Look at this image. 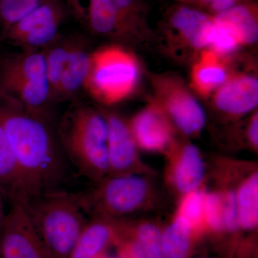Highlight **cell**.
I'll use <instances>...</instances> for the list:
<instances>
[{
    "label": "cell",
    "mask_w": 258,
    "mask_h": 258,
    "mask_svg": "<svg viewBox=\"0 0 258 258\" xmlns=\"http://www.w3.org/2000/svg\"><path fill=\"white\" fill-rule=\"evenodd\" d=\"M206 191L201 188L183 195L176 216L180 217L192 229L198 237L206 230L205 200Z\"/></svg>",
    "instance_id": "cb8c5ba5"
},
{
    "label": "cell",
    "mask_w": 258,
    "mask_h": 258,
    "mask_svg": "<svg viewBox=\"0 0 258 258\" xmlns=\"http://www.w3.org/2000/svg\"><path fill=\"white\" fill-rule=\"evenodd\" d=\"M69 13L93 35L130 38L143 19L141 0H64Z\"/></svg>",
    "instance_id": "5b68a950"
},
{
    "label": "cell",
    "mask_w": 258,
    "mask_h": 258,
    "mask_svg": "<svg viewBox=\"0 0 258 258\" xmlns=\"http://www.w3.org/2000/svg\"><path fill=\"white\" fill-rule=\"evenodd\" d=\"M69 13L64 0H47L15 24L2 40L21 50H42L60 35Z\"/></svg>",
    "instance_id": "52a82bcc"
},
{
    "label": "cell",
    "mask_w": 258,
    "mask_h": 258,
    "mask_svg": "<svg viewBox=\"0 0 258 258\" xmlns=\"http://www.w3.org/2000/svg\"><path fill=\"white\" fill-rule=\"evenodd\" d=\"M139 66L132 54L118 46L102 47L91 52L85 89L106 105L123 101L135 88Z\"/></svg>",
    "instance_id": "277c9868"
},
{
    "label": "cell",
    "mask_w": 258,
    "mask_h": 258,
    "mask_svg": "<svg viewBox=\"0 0 258 258\" xmlns=\"http://www.w3.org/2000/svg\"><path fill=\"white\" fill-rule=\"evenodd\" d=\"M203 3H206V4H211L212 2L215 1V0H202Z\"/></svg>",
    "instance_id": "1f68e13d"
},
{
    "label": "cell",
    "mask_w": 258,
    "mask_h": 258,
    "mask_svg": "<svg viewBox=\"0 0 258 258\" xmlns=\"http://www.w3.org/2000/svg\"><path fill=\"white\" fill-rule=\"evenodd\" d=\"M162 99L167 114L185 135L198 134L205 126L206 117L203 107L184 88L167 85Z\"/></svg>",
    "instance_id": "4fadbf2b"
},
{
    "label": "cell",
    "mask_w": 258,
    "mask_h": 258,
    "mask_svg": "<svg viewBox=\"0 0 258 258\" xmlns=\"http://www.w3.org/2000/svg\"><path fill=\"white\" fill-rule=\"evenodd\" d=\"M201 258H208V257H201Z\"/></svg>",
    "instance_id": "d6a6232c"
},
{
    "label": "cell",
    "mask_w": 258,
    "mask_h": 258,
    "mask_svg": "<svg viewBox=\"0 0 258 258\" xmlns=\"http://www.w3.org/2000/svg\"><path fill=\"white\" fill-rule=\"evenodd\" d=\"M0 195L10 203L26 204L27 198L14 154L0 117Z\"/></svg>",
    "instance_id": "d6986e66"
},
{
    "label": "cell",
    "mask_w": 258,
    "mask_h": 258,
    "mask_svg": "<svg viewBox=\"0 0 258 258\" xmlns=\"http://www.w3.org/2000/svg\"><path fill=\"white\" fill-rule=\"evenodd\" d=\"M70 165L81 175L98 182L108 176L107 123L103 112L74 105L62 117L57 132Z\"/></svg>",
    "instance_id": "7a4b0ae2"
},
{
    "label": "cell",
    "mask_w": 258,
    "mask_h": 258,
    "mask_svg": "<svg viewBox=\"0 0 258 258\" xmlns=\"http://www.w3.org/2000/svg\"><path fill=\"white\" fill-rule=\"evenodd\" d=\"M0 231V258H52L25 203H10Z\"/></svg>",
    "instance_id": "ba28073f"
},
{
    "label": "cell",
    "mask_w": 258,
    "mask_h": 258,
    "mask_svg": "<svg viewBox=\"0 0 258 258\" xmlns=\"http://www.w3.org/2000/svg\"><path fill=\"white\" fill-rule=\"evenodd\" d=\"M25 205L51 257L69 258L88 220L82 195L58 190Z\"/></svg>",
    "instance_id": "3957f363"
},
{
    "label": "cell",
    "mask_w": 258,
    "mask_h": 258,
    "mask_svg": "<svg viewBox=\"0 0 258 258\" xmlns=\"http://www.w3.org/2000/svg\"><path fill=\"white\" fill-rule=\"evenodd\" d=\"M199 237L187 224L176 216L161 231V246L163 258H188Z\"/></svg>",
    "instance_id": "ffe728a7"
},
{
    "label": "cell",
    "mask_w": 258,
    "mask_h": 258,
    "mask_svg": "<svg viewBox=\"0 0 258 258\" xmlns=\"http://www.w3.org/2000/svg\"><path fill=\"white\" fill-rule=\"evenodd\" d=\"M161 230L152 222L118 220L114 245L123 258H163Z\"/></svg>",
    "instance_id": "30bf717a"
},
{
    "label": "cell",
    "mask_w": 258,
    "mask_h": 258,
    "mask_svg": "<svg viewBox=\"0 0 258 258\" xmlns=\"http://www.w3.org/2000/svg\"><path fill=\"white\" fill-rule=\"evenodd\" d=\"M47 78L42 50H21L0 61V94L28 81Z\"/></svg>",
    "instance_id": "5bb4252c"
},
{
    "label": "cell",
    "mask_w": 258,
    "mask_h": 258,
    "mask_svg": "<svg viewBox=\"0 0 258 258\" xmlns=\"http://www.w3.org/2000/svg\"><path fill=\"white\" fill-rule=\"evenodd\" d=\"M227 70L220 55L212 50L205 51L194 66L192 86L200 94L208 95L227 81Z\"/></svg>",
    "instance_id": "44dd1931"
},
{
    "label": "cell",
    "mask_w": 258,
    "mask_h": 258,
    "mask_svg": "<svg viewBox=\"0 0 258 258\" xmlns=\"http://www.w3.org/2000/svg\"><path fill=\"white\" fill-rule=\"evenodd\" d=\"M247 138L249 144L257 150L258 147V115L257 113L252 117L248 128H247Z\"/></svg>",
    "instance_id": "f546056e"
},
{
    "label": "cell",
    "mask_w": 258,
    "mask_h": 258,
    "mask_svg": "<svg viewBox=\"0 0 258 258\" xmlns=\"http://www.w3.org/2000/svg\"><path fill=\"white\" fill-rule=\"evenodd\" d=\"M170 22L173 28L191 46L196 48L210 46L213 18L198 10L182 6L173 13Z\"/></svg>",
    "instance_id": "ac0fdd59"
},
{
    "label": "cell",
    "mask_w": 258,
    "mask_h": 258,
    "mask_svg": "<svg viewBox=\"0 0 258 258\" xmlns=\"http://www.w3.org/2000/svg\"><path fill=\"white\" fill-rule=\"evenodd\" d=\"M128 125L137 147L144 151L168 152L172 147V127L165 113L158 106L144 109Z\"/></svg>",
    "instance_id": "8fae6325"
},
{
    "label": "cell",
    "mask_w": 258,
    "mask_h": 258,
    "mask_svg": "<svg viewBox=\"0 0 258 258\" xmlns=\"http://www.w3.org/2000/svg\"><path fill=\"white\" fill-rule=\"evenodd\" d=\"M239 227L255 230L258 225V173L254 171L244 178L236 191Z\"/></svg>",
    "instance_id": "7402d4cb"
},
{
    "label": "cell",
    "mask_w": 258,
    "mask_h": 258,
    "mask_svg": "<svg viewBox=\"0 0 258 258\" xmlns=\"http://www.w3.org/2000/svg\"><path fill=\"white\" fill-rule=\"evenodd\" d=\"M0 117L20 171L27 203L63 189L71 165L48 117L28 111L1 96Z\"/></svg>",
    "instance_id": "6da1fadb"
},
{
    "label": "cell",
    "mask_w": 258,
    "mask_h": 258,
    "mask_svg": "<svg viewBox=\"0 0 258 258\" xmlns=\"http://www.w3.org/2000/svg\"><path fill=\"white\" fill-rule=\"evenodd\" d=\"M91 192L81 194L88 211L113 219L123 217L145 207L152 195L149 181L139 174L108 176Z\"/></svg>",
    "instance_id": "8992f818"
},
{
    "label": "cell",
    "mask_w": 258,
    "mask_h": 258,
    "mask_svg": "<svg viewBox=\"0 0 258 258\" xmlns=\"http://www.w3.org/2000/svg\"><path fill=\"white\" fill-rule=\"evenodd\" d=\"M168 152V179L174 189L183 196L201 188L205 164L198 148L190 144L181 147L172 145Z\"/></svg>",
    "instance_id": "7c38bea8"
},
{
    "label": "cell",
    "mask_w": 258,
    "mask_h": 258,
    "mask_svg": "<svg viewBox=\"0 0 258 258\" xmlns=\"http://www.w3.org/2000/svg\"><path fill=\"white\" fill-rule=\"evenodd\" d=\"M103 113L108 130V176L139 174L142 165L128 123L115 113Z\"/></svg>",
    "instance_id": "9c48e42d"
},
{
    "label": "cell",
    "mask_w": 258,
    "mask_h": 258,
    "mask_svg": "<svg viewBox=\"0 0 258 258\" xmlns=\"http://www.w3.org/2000/svg\"><path fill=\"white\" fill-rule=\"evenodd\" d=\"M205 221L207 231L220 234L225 232L223 203L220 191L206 192Z\"/></svg>",
    "instance_id": "83f0119b"
},
{
    "label": "cell",
    "mask_w": 258,
    "mask_h": 258,
    "mask_svg": "<svg viewBox=\"0 0 258 258\" xmlns=\"http://www.w3.org/2000/svg\"><path fill=\"white\" fill-rule=\"evenodd\" d=\"M91 52L81 37H73L69 61L57 92L56 102L71 99L85 87L90 64Z\"/></svg>",
    "instance_id": "e0dca14e"
},
{
    "label": "cell",
    "mask_w": 258,
    "mask_h": 258,
    "mask_svg": "<svg viewBox=\"0 0 258 258\" xmlns=\"http://www.w3.org/2000/svg\"><path fill=\"white\" fill-rule=\"evenodd\" d=\"M118 220L92 213L83 227L69 258H98L114 245Z\"/></svg>",
    "instance_id": "9a60e30c"
},
{
    "label": "cell",
    "mask_w": 258,
    "mask_h": 258,
    "mask_svg": "<svg viewBox=\"0 0 258 258\" xmlns=\"http://www.w3.org/2000/svg\"><path fill=\"white\" fill-rule=\"evenodd\" d=\"M6 200L0 195V231L2 230L8 211L5 210V202Z\"/></svg>",
    "instance_id": "4dcf8cb0"
},
{
    "label": "cell",
    "mask_w": 258,
    "mask_h": 258,
    "mask_svg": "<svg viewBox=\"0 0 258 258\" xmlns=\"http://www.w3.org/2000/svg\"><path fill=\"white\" fill-rule=\"evenodd\" d=\"M220 192H221L222 203H223L225 232H235L240 229L236 191L233 189H227Z\"/></svg>",
    "instance_id": "f1b7e54d"
},
{
    "label": "cell",
    "mask_w": 258,
    "mask_h": 258,
    "mask_svg": "<svg viewBox=\"0 0 258 258\" xmlns=\"http://www.w3.org/2000/svg\"><path fill=\"white\" fill-rule=\"evenodd\" d=\"M47 0H0V39L15 24Z\"/></svg>",
    "instance_id": "4316f807"
},
{
    "label": "cell",
    "mask_w": 258,
    "mask_h": 258,
    "mask_svg": "<svg viewBox=\"0 0 258 258\" xmlns=\"http://www.w3.org/2000/svg\"><path fill=\"white\" fill-rule=\"evenodd\" d=\"M215 106L227 114L241 115L252 111L258 103V81L240 75L227 80L217 90Z\"/></svg>",
    "instance_id": "2e32d148"
},
{
    "label": "cell",
    "mask_w": 258,
    "mask_h": 258,
    "mask_svg": "<svg viewBox=\"0 0 258 258\" xmlns=\"http://www.w3.org/2000/svg\"><path fill=\"white\" fill-rule=\"evenodd\" d=\"M243 45L238 30L221 15L213 18L210 46L217 55L230 53L239 45Z\"/></svg>",
    "instance_id": "d4e9b609"
},
{
    "label": "cell",
    "mask_w": 258,
    "mask_h": 258,
    "mask_svg": "<svg viewBox=\"0 0 258 258\" xmlns=\"http://www.w3.org/2000/svg\"><path fill=\"white\" fill-rule=\"evenodd\" d=\"M230 22L240 32L243 44L257 41L258 27L255 13L245 5H236L231 9L218 14Z\"/></svg>",
    "instance_id": "484cf974"
},
{
    "label": "cell",
    "mask_w": 258,
    "mask_h": 258,
    "mask_svg": "<svg viewBox=\"0 0 258 258\" xmlns=\"http://www.w3.org/2000/svg\"><path fill=\"white\" fill-rule=\"evenodd\" d=\"M72 37L60 35L53 42L44 49L46 75L50 85L52 103L56 102L61 80L69 61Z\"/></svg>",
    "instance_id": "603a6c76"
}]
</instances>
